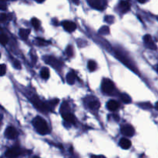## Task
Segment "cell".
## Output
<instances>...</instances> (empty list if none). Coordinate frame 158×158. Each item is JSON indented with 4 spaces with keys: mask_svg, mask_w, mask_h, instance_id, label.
Listing matches in <instances>:
<instances>
[{
    "mask_svg": "<svg viewBox=\"0 0 158 158\" xmlns=\"http://www.w3.org/2000/svg\"><path fill=\"white\" fill-rule=\"evenodd\" d=\"M62 117H63V119H64L66 121H67V122H70V123H75L74 116L72 115V113H70V112L62 113Z\"/></svg>",
    "mask_w": 158,
    "mask_h": 158,
    "instance_id": "14",
    "label": "cell"
},
{
    "mask_svg": "<svg viewBox=\"0 0 158 158\" xmlns=\"http://www.w3.org/2000/svg\"><path fill=\"white\" fill-rule=\"evenodd\" d=\"M90 107L93 109H97L98 108L100 107V103L97 100H94V101H91L89 104Z\"/></svg>",
    "mask_w": 158,
    "mask_h": 158,
    "instance_id": "19",
    "label": "cell"
},
{
    "mask_svg": "<svg viewBox=\"0 0 158 158\" xmlns=\"http://www.w3.org/2000/svg\"><path fill=\"white\" fill-rule=\"evenodd\" d=\"M119 8L121 10V12H127L130 9L129 2L127 1H120L119 3Z\"/></svg>",
    "mask_w": 158,
    "mask_h": 158,
    "instance_id": "13",
    "label": "cell"
},
{
    "mask_svg": "<svg viewBox=\"0 0 158 158\" xmlns=\"http://www.w3.org/2000/svg\"><path fill=\"white\" fill-rule=\"evenodd\" d=\"M58 104H59L58 99H54V100H50V101L48 103V106H49V108H50V107H55V106H57Z\"/></svg>",
    "mask_w": 158,
    "mask_h": 158,
    "instance_id": "26",
    "label": "cell"
},
{
    "mask_svg": "<svg viewBox=\"0 0 158 158\" xmlns=\"http://www.w3.org/2000/svg\"><path fill=\"white\" fill-rule=\"evenodd\" d=\"M114 89V84L111 80L108 79H104L102 83V90L105 93H110Z\"/></svg>",
    "mask_w": 158,
    "mask_h": 158,
    "instance_id": "4",
    "label": "cell"
},
{
    "mask_svg": "<svg viewBox=\"0 0 158 158\" xmlns=\"http://www.w3.org/2000/svg\"><path fill=\"white\" fill-rule=\"evenodd\" d=\"M140 3H145L146 2V0H137Z\"/></svg>",
    "mask_w": 158,
    "mask_h": 158,
    "instance_id": "33",
    "label": "cell"
},
{
    "mask_svg": "<svg viewBox=\"0 0 158 158\" xmlns=\"http://www.w3.org/2000/svg\"><path fill=\"white\" fill-rule=\"evenodd\" d=\"M36 1L37 2H39V3H41V2H44L45 0H36Z\"/></svg>",
    "mask_w": 158,
    "mask_h": 158,
    "instance_id": "34",
    "label": "cell"
},
{
    "mask_svg": "<svg viewBox=\"0 0 158 158\" xmlns=\"http://www.w3.org/2000/svg\"><path fill=\"white\" fill-rule=\"evenodd\" d=\"M46 62H48L49 64H50L51 66H53V67H55V68H59V67H60L61 62H59L58 59L54 58V57H48Z\"/></svg>",
    "mask_w": 158,
    "mask_h": 158,
    "instance_id": "12",
    "label": "cell"
},
{
    "mask_svg": "<svg viewBox=\"0 0 158 158\" xmlns=\"http://www.w3.org/2000/svg\"><path fill=\"white\" fill-rule=\"evenodd\" d=\"M7 20V15L6 13L0 14V22H5Z\"/></svg>",
    "mask_w": 158,
    "mask_h": 158,
    "instance_id": "28",
    "label": "cell"
},
{
    "mask_svg": "<svg viewBox=\"0 0 158 158\" xmlns=\"http://www.w3.org/2000/svg\"><path fill=\"white\" fill-rule=\"evenodd\" d=\"M32 102H33L34 107L37 108L38 109H39L40 111L47 112L50 109V108H49V107L48 106V104L43 103V102H42L40 100H39L37 97H34L33 99L32 100Z\"/></svg>",
    "mask_w": 158,
    "mask_h": 158,
    "instance_id": "3",
    "label": "cell"
},
{
    "mask_svg": "<svg viewBox=\"0 0 158 158\" xmlns=\"http://www.w3.org/2000/svg\"><path fill=\"white\" fill-rule=\"evenodd\" d=\"M144 41L145 45L146 46L148 47L149 49H157V46L156 44L154 43V42L153 41L152 38L150 36V35H146L144 36Z\"/></svg>",
    "mask_w": 158,
    "mask_h": 158,
    "instance_id": "8",
    "label": "cell"
},
{
    "mask_svg": "<svg viewBox=\"0 0 158 158\" xmlns=\"http://www.w3.org/2000/svg\"><path fill=\"white\" fill-rule=\"evenodd\" d=\"M6 72V67L4 64H0V76H4Z\"/></svg>",
    "mask_w": 158,
    "mask_h": 158,
    "instance_id": "25",
    "label": "cell"
},
{
    "mask_svg": "<svg viewBox=\"0 0 158 158\" xmlns=\"http://www.w3.org/2000/svg\"><path fill=\"white\" fill-rule=\"evenodd\" d=\"M100 33L103 34H108L109 33V29L107 26H104V27H102L100 30Z\"/></svg>",
    "mask_w": 158,
    "mask_h": 158,
    "instance_id": "27",
    "label": "cell"
},
{
    "mask_svg": "<svg viewBox=\"0 0 158 158\" xmlns=\"http://www.w3.org/2000/svg\"><path fill=\"white\" fill-rule=\"evenodd\" d=\"M33 124L34 127L37 130L38 133H40V134L46 135L49 132V127H48L46 122L42 117H36V118H34L33 121Z\"/></svg>",
    "mask_w": 158,
    "mask_h": 158,
    "instance_id": "1",
    "label": "cell"
},
{
    "mask_svg": "<svg viewBox=\"0 0 158 158\" xmlns=\"http://www.w3.org/2000/svg\"><path fill=\"white\" fill-rule=\"evenodd\" d=\"M0 125H1V123H0Z\"/></svg>",
    "mask_w": 158,
    "mask_h": 158,
    "instance_id": "40",
    "label": "cell"
},
{
    "mask_svg": "<svg viewBox=\"0 0 158 158\" xmlns=\"http://www.w3.org/2000/svg\"><path fill=\"white\" fill-rule=\"evenodd\" d=\"M8 43V38L4 34H0V43L2 45L5 46Z\"/></svg>",
    "mask_w": 158,
    "mask_h": 158,
    "instance_id": "22",
    "label": "cell"
},
{
    "mask_svg": "<svg viewBox=\"0 0 158 158\" xmlns=\"http://www.w3.org/2000/svg\"><path fill=\"white\" fill-rule=\"evenodd\" d=\"M33 158H40V157H34Z\"/></svg>",
    "mask_w": 158,
    "mask_h": 158,
    "instance_id": "36",
    "label": "cell"
},
{
    "mask_svg": "<svg viewBox=\"0 0 158 158\" xmlns=\"http://www.w3.org/2000/svg\"><path fill=\"white\" fill-rule=\"evenodd\" d=\"M41 76L43 79H48L49 77V70L48 68H43L41 70Z\"/></svg>",
    "mask_w": 158,
    "mask_h": 158,
    "instance_id": "18",
    "label": "cell"
},
{
    "mask_svg": "<svg viewBox=\"0 0 158 158\" xmlns=\"http://www.w3.org/2000/svg\"><path fill=\"white\" fill-rule=\"evenodd\" d=\"M88 3L91 7L96 9L103 10L106 8L107 0H88Z\"/></svg>",
    "mask_w": 158,
    "mask_h": 158,
    "instance_id": "2",
    "label": "cell"
},
{
    "mask_svg": "<svg viewBox=\"0 0 158 158\" xmlns=\"http://www.w3.org/2000/svg\"><path fill=\"white\" fill-rule=\"evenodd\" d=\"M157 72H158V66H157Z\"/></svg>",
    "mask_w": 158,
    "mask_h": 158,
    "instance_id": "38",
    "label": "cell"
},
{
    "mask_svg": "<svg viewBox=\"0 0 158 158\" xmlns=\"http://www.w3.org/2000/svg\"><path fill=\"white\" fill-rule=\"evenodd\" d=\"M62 26L65 30L69 33H72L76 29V25L72 21H64L62 22Z\"/></svg>",
    "mask_w": 158,
    "mask_h": 158,
    "instance_id": "9",
    "label": "cell"
},
{
    "mask_svg": "<svg viewBox=\"0 0 158 158\" xmlns=\"http://www.w3.org/2000/svg\"><path fill=\"white\" fill-rule=\"evenodd\" d=\"M72 1L74 2L75 4H76V5H78L79 3H80V0H72Z\"/></svg>",
    "mask_w": 158,
    "mask_h": 158,
    "instance_id": "32",
    "label": "cell"
},
{
    "mask_svg": "<svg viewBox=\"0 0 158 158\" xmlns=\"http://www.w3.org/2000/svg\"><path fill=\"white\" fill-rule=\"evenodd\" d=\"M0 57H1V55H0Z\"/></svg>",
    "mask_w": 158,
    "mask_h": 158,
    "instance_id": "39",
    "label": "cell"
},
{
    "mask_svg": "<svg viewBox=\"0 0 158 158\" xmlns=\"http://www.w3.org/2000/svg\"><path fill=\"white\" fill-rule=\"evenodd\" d=\"M0 9L6 10V3L4 1H0Z\"/></svg>",
    "mask_w": 158,
    "mask_h": 158,
    "instance_id": "29",
    "label": "cell"
},
{
    "mask_svg": "<svg viewBox=\"0 0 158 158\" xmlns=\"http://www.w3.org/2000/svg\"><path fill=\"white\" fill-rule=\"evenodd\" d=\"M29 33H30V29H21L20 30V33H19L20 37L23 39H27Z\"/></svg>",
    "mask_w": 158,
    "mask_h": 158,
    "instance_id": "16",
    "label": "cell"
},
{
    "mask_svg": "<svg viewBox=\"0 0 158 158\" xmlns=\"http://www.w3.org/2000/svg\"><path fill=\"white\" fill-rule=\"evenodd\" d=\"M88 69L91 72L96 70V62L93 60H90L88 62Z\"/></svg>",
    "mask_w": 158,
    "mask_h": 158,
    "instance_id": "17",
    "label": "cell"
},
{
    "mask_svg": "<svg viewBox=\"0 0 158 158\" xmlns=\"http://www.w3.org/2000/svg\"><path fill=\"white\" fill-rule=\"evenodd\" d=\"M36 43L39 46H46L49 44L48 42L46 41V40H44V39H40V38H38V39H36Z\"/></svg>",
    "mask_w": 158,
    "mask_h": 158,
    "instance_id": "23",
    "label": "cell"
},
{
    "mask_svg": "<svg viewBox=\"0 0 158 158\" xmlns=\"http://www.w3.org/2000/svg\"><path fill=\"white\" fill-rule=\"evenodd\" d=\"M76 76L73 72H69L68 74H67V81L69 84L72 85V84L75 83V81H76Z\"/></svg>",
    "mask_w": 158,
    "mask_h": 158,
    "instance_id": "15",
    "label": "cell"
},
{
    "mask_svg": "<svg viewBox=\"0 0 158 158\" xmlns=\"http://www.w3.org/2000/svg\"><path fill=\"white\" fill-rule=\"evenodd\" d=\"M156 107H157V109H158V102L156 104Z\"/></svg>",
    "mask_w": 158,
    "mask_h": 158,
    "instance_id": "35",
    "label": "cell"
},
{
    "mask_svg": "<svg viewBox=\"0 0 158 158\" xmlns=\"http://www.w3.org/2000/svg\"><path fill=\"white\" fill-rule=\"evenodd\" d=\"M15 67H16V68H18V69L21 68V66H20V64L18 62H15Z\"/></svg>",
    "mask_w": 158,
    "mask_h": 158,
    "instance_id": "31",
    "label": "cell"
},
{
    "mask_svg": "<svg viewBox=\"0 0 158 158\" xmlns=\"http://www.w3.org/2000/svg\"><path fill=\"white\" fill-rule=\"evenodd\" d=\"M120 97H121L122 101H123V103H125V104H130V103L131 102L130 97L127 94H125V93L122 94Z\"/></svg>",
    "mask_w": 158,
    "mask_h": 158,
    "instance_id": "20",
    "label": "cell"
},
{
    "mask_svg": "<svg viewBox=\"0 0 158 158\" xmlns=\"http://www.w3.org/2000/svg\"><path fill=\"white\" fill-rule=\"evenodd\" d=\"M91 158H107L104 155H93Z\"/></svg>",
    "mask_w": 158,
    "mask_h": 158,
    "instance_id": "30",
    "label": "cell"
},
{
    "mask_svg": "<svg viewBox=\"0 0 158 158\" xmlns=\"http://www.w3.org/2000/svg\"><path fill=\"white\" fill-rule=\"evenodd\" d=\"M107 107L108 109H109L110 111H116L120 107L119 103L116 100H109V102L107 104Z\"/></svg>",
    "mask_w": 158,
    "mask_h": 158,
    "instance_id": "10",
    "label": "cell"
},
{
    "mask_svg": "<svg viewBox=\"0 0 158 158\" xmlns=\"http://www.w3.org/2000/svg\"><path fill=\"white\" fill-rule=\"evenodd\" d=\"M121 133L126 137H132L135 133L134 128L131 125L126 124L121 127Z\"/></svg>",
    "mask_w": 158,
    "mask_h": 158,
    "instance_id": "5",
    "label": "cell"
},
{
    "mask_svg": "<svg viewBox=\"0 0 158 158\" xmlns=\"http://www.w3.org/2000/svg\"><path fill=\"white\" fill-rule=\"evenodd\" d=\"M5 136L8 139L13 140V139H16L17 137L18 132L15 127H9L6 128V132H5Z\"/></svg>",
    "mask_w": 158,
    "mask_h": 158,
    "instance_id": "7",
    "label": "cell"
},
{
    "mask_svg": "<svg viewBox=\"0 0 158 158\" xmlns=\"http://www.w3.org/2000/svg\"><path fill=\"white\" fill-rule=\"evenodd\" d=\"M67 54L69 57H72L73 56V49L71 46H68V47L66 49Z\"/></svg>",
    "mask_w": 158,
    "mask_h": 158,
    "instance_id": "24",
    "label": "cell"
},
{
    "mask_svg": "<svg viewBox=\"0 0 158 158\" xmlns=\"http://www.w3.org/2000/svg\"><path fill=\"white\" fill-rule=\"evenodd\" d=\"M119 144L121 148L124 149V150H128L129 148H130L131 142L128 139L122 138L120 141Z\"/></svg>",
    "mask_w": 158,
    "mask_h": 158,
    "instance_id": "11",
    "label": "cell"
},
{
    "mask_svg": "<svg viewBox=\"0 0 158 158\" xmlns=\"http://www.w3.org/2000/svg\"><path fill=\"white\" fill-rule=\"evenodd\" d=\"M22 154V150L19 147H12L9 149L6 153V156L8 158H16Z\"/></svg>",
    "mask_w": 158,
    "mask_h": 158,
    "instance_id": "6",
    "label": "cell"
},
{
    "mask_svg": "<svg viewBox=\"0 0 158 158\" xmlns=\"http://www.w3.org/2000/svg\"><path fill=\"white\" fill-rule=\"evenodd\" d=\"M31 22H32V25H33V27L35 28V29H39V26H40V22H39V20H38V19H36V18H33V19H32L31 20Z\"/></svg>",
    "mask_w": 158,
    "mask_h": 158,
    "instance_id": "21",
    "label": "cell"
},
{
    "mask_svg": "<svg viewBox=\"0 0 158 158\" xmlns=\"http://www.w3.org/2000/svg\"><path fill=\"white\" fill-rule=\"evenodd\" d=\"M0 1H4V2H6L7 0H0Z\"/></svg>",
    "mask_w": 158,
    "mask_h": 158,
    "instance_id": "37",
    "label": "cell"
}]
</instances>
